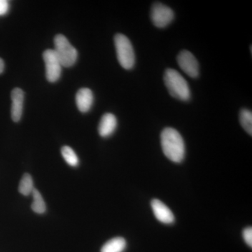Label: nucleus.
Segmentation results:
<instances>
[{"mask_svg": "<svg viewBox=\"0 0 252 252\" xmlns=\"http://www.w3.org/2000/svg\"><path fill=\"white\" fill-rule=\"evenodd\" d=\"M43 59L46 66V79L49 82L57 81L61 76L62 64L54 49H48L43 54Z\"/></svg>", "mask_w": 252, "mask_h": 252, "instance_id": "nucleus-6", "label": "nucleus"}, {"mask_svg": "<svg viewBox=\"0 0 252 252\" xmlns=\"http://www.w3.org/2000/svg\"><path fill=\"white\" fill-rule=\"evenodd\" d=\"M151 205L156 218L159 221L165 224H171L175 222V218L173 213L168 207L160 200L154 199L151 203Z\"/></svg>", "mask_w": 252, "mask_h": 252, "instance_id": "nucleus-8", "label": "nucleus"}, {"mask_svg": "<svg viewBox=\"0 0 252 252\" xmlns=\"http://www.w3.org/2000/svg\"><path fill=\"white\" fill-rule=\"evenodd\" d=\"M177 63L179 66L191 78H197L199 76V63L195 56L190 51H181L177 56Z\"/></svg>", "mask_w": 252, "mask_h": 252, "instance_id": "nucleus-7", "label": "nucleus"}, {"mask_svg": "<svg viewBox=\"0 0 252 252\" xmlns=\"http://www.w3.org/2000/svg\"><path fill=\"white\" fill-rule=\"evenodd\" d=\"M33 197V202L32 203V210L36 214H44L46 212V203L44 202L42 195L39 190L34 189L32 193Z\"/></svg>", "mask_w": 252, "mask_h": 252, "instance_id": "nucleus-13", "label": "nucleus"}, {"mask_svg": "<svg viewBox=\"0 0 252 252\" xmlns=\"http://www.w3.org/2000/svg\"><path fill=\"white\" fill-rule=\"evenodd\" d=\"M117 127V119L114 114L107 113L101 118L98 126L99 135L108 137L114 133Z\"/></svg>", "mask_w": 252, "mask_h": 252, "instance_id": "nucleus-10", "label": "nucleus"}, {"mask_svg": "<svg viewBox=\"0 0 252 252\" xmlns=\"http://www.w3.org/2000/svg\"><path fill=\"white\" fill-rule=\"evenodd\" d=\"M4 62L2 59L0 58V74L4 72Z\"/></svg>", "mask_w": 252, "mask_h": 252, "instance_id": "nucleus-19", "label": "nucleus"}, {"mask_svg": "<svg viewBox=\"0 0 252 252\" xmlns=\"http://www.w3.org/2000/svg\"><path fill=\"white\" fill-rule=\"evenodd\" d=\"M240 122L242 127L249 135H252V113L248 109H243L240 113Z\"/></svg>", "mask_w": 252, "mask_h": 252, "instance_id": "nucleus-15", "label": "nucleus"}, {"mask_svg": "<svg viewBox=\"0 0 252 252\" xmlns=\"http://www.w3.org/2000/svg\"><path fill=\"white\" fill-rule=\"evenodd\" d=\"M54 46V51L63 67H72L75 64L78 57L77 51L65 36L63 34H58L55 36Z\"/></svg>", "mask_w": 252, "mask_h": 252, "instance_id": "nucleus-4", "label": "nucleus"}, {"mask_svg": "<svg viewBox=\"0 0 252 252\" xmlns=\"http://www.w3.org/2000/svg\"><path fill=\"white\" fill-rule=\"evenodd\" d=\"M126 248V241L124 238L118 237L111 239L107 242L102 249L101 252H123Z\"/></svg>", "mask_w": 252, "mask_h": 252, "instance_id": "nucleus-12", "label": "nucleus"}, {"mask_svg": "<svg viewBox=\"0 0 252 252\" xmlns=\"http://www.w3.org/2000/svg\"><path fill=\"white\" fill-rule=\"evenodd\" d=\"M94 99V94L90 89L87 88L81 89L76 94V103L78 109L83 113L89 112L92 107Z\"/></svg>", "mask_w": 252, "mask_h": 252, "instance_id": "nucleus-11", "label": "nucleus"}, {"mask_svg": "<svg viewBox=\"0 0 252 252\" xmlns=\"http://www.w3.org/2000/svg\"><path fill=\"white\" fill-rule=\"evenodd\" d=\"M9 9V1L6 0H0V16L7 14Z\"/></svg>", "mask_w": 252, "mask_h": 252, "instance_id": "nucleus-18", "label": "nucleus"}, {"mask_svg": "<svg viewBox=\"0 0 252 252\" xmlns=\"http://www.w3.org/2000/svg\"><path fill=\"white\" fill-rule=\"evenodd\" d=\"M174 18V11L166 5L157 2L152 6L151 9V18L156 27H167L173 21Z\"/></svg>", "mask_w": 252, "mask_h": 252, "instance_id": "nucleus-5", "label": "nucleus"}, {"mask_svg": "<svg viewBox=\"0 0 252 252\" xmlns=\"http://www.w3.org/2000/svg\"><path fill=\"white\" fill-rule=\"evenodd\" d=\"M160 143L165 157L174 162L180 163L185 157V141L180 132L172 127H165L160 135Z\"/></svg>", "mask_w": 252, "mask_h": 252, "instance_id": "nucleus-1", "label": "nucleus"}, {"mask_svg": "<svg viewBox=\"0 0 252 252\" xmlns=\"http://www.w3.org/2000/svg\"><path fill=\"white\" fill-rule=\"evenodd\" d=\"M11 119L14 122H18L22 117L24 92L22 89L16 88L11 92Z\"/></svg>", "mask_w": 252, "mask_h": 252, "instance_id": "nucleus-9", "label": "nucleus"}, {"mask_svg": "<svg viewBox=\"0 0 252 252\" xmlns=\"http://www.w3.org/2000/svg\"><path fill=\"white\" fill-rule=\"evenodd\" d=\"M61 153L68 165L72 167H76L79 165V158H78L77 154L71 147H67V146L63 147L61 149Z\"/></svg>", "mask_w": 252, "mask_h": 252, "instance_id": "nucleus-16", "label": "nucleus"}, {"mask_svg": "<svg viewBox=\"0 0 252 252\" xmlns=\"http://www.w3.org/2000/svg\"><path fill=\"white\" fill-rule=\"evenodd\" d=\"M243 236L245 243L250 248H252V227H248L243 230Z\"/></svg>", "mask_w": 252, "mask_h": 252, "instance_id": "nucleus-17", "label": "nucleus"}, {"mask_svg": "<svg viewBox=\"0 0 252 252\" xmlns=\"http://www.w3.org/2000/svg\"><path fill=\"white\" fill-rule=\"evenodd\" d=\"M164 83L169 94L172 97L182 101H188L190 98V91L185 78L173 69H167L164 74Z\"/></svg>", "mask_w": 252, "mask_h": 252, "instance_id": "nucleus-2", "label": "nucleus"}, {"mask_svg": "<svg viewBox=\"0 0 252 252\" xmlns=\"http://www.w3.org/2000/svg\"><path fill=\"white\" fill-rule=\"evenodd\" d=\"M34 189V184H33L31 175L28 173L25 174L20 182L19 187H18L20 193L28 196L32 193Z\"/></svg>", "mask_w": 252, "mask_h": 252, "instance_id": "nucleus-14", "label": "nucleus"}, {"mask_svg": "<svg viewBox=\"0 0 252 252\" xmlns=\"http://www.w3.org/2000/svg\"><path fill=\"white\" fill-rule=\"evenodd\" d=\"M114 45L117 51L119 64L126 69H131L135 64V55L133 47L127 36L117 34L114 36Z\"/></svg>", "mask_w": 252, "mask_h": 252, "instance_id": "nucleus-3", "label": "nucleus"}]
</instances>
